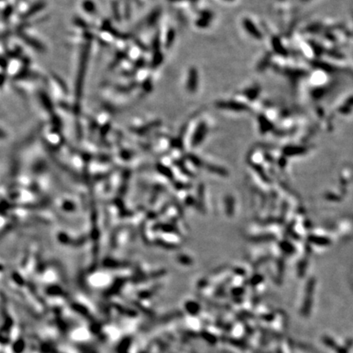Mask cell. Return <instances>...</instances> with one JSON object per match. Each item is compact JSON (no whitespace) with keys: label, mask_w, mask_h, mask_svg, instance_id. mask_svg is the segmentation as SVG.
<instances>
[{"label":"cell","mask_w":353,"mask_h":353,"mask_svg":"<svg viewBox=\"0 0 353 353\" xmlns=\"http://www.w3.org/2000/svg\"><path fill=\"white\" fill-rule=\"evenodd\" d=\"M244 25H245L244 27L246 28V30H248L253 36L257 38L260 37V34H259L258 30H257L256 27L253 25V23H252L250 20H246V21H244Z\"/></svg>","instance_id":"cell-1"},{"label":"cell","mask_w":353,"mask_h":353,"mask_svg":"<svg viewBox=\"0 0 353 353\" xmlns=\"http://www.w3.org/2000/svg\"><path fill=\"white\" fill-rule=\"evenodd\" d=\"M191 78L193 79V80H191V82H189V84H191L190 86H191L192 89H194L195 86H197V74L195 73V71H192V75Z\"/></svg>","instance_id":"cell-2"}]
</instances>
